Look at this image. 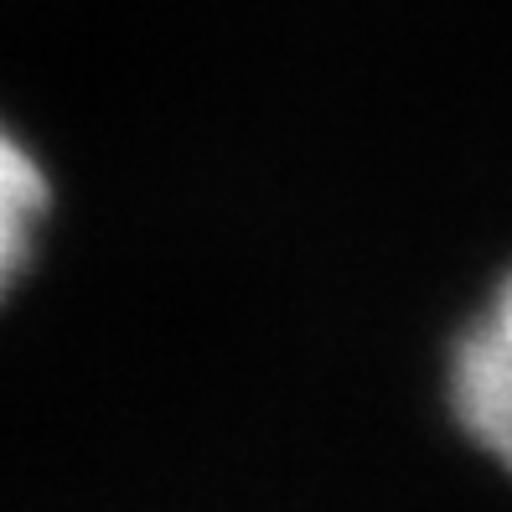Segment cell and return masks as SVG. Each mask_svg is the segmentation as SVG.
Here are the masks:
<instances>
[{
  "mask_svg": "<svg viewBox=\"0 0 512 512\" xmlns=\"http://www.w3.org/2000/svg\"><path fill=\"white\" fill-rule=\"evenodd\" d=\"M52 213V182L37 150L0 119V300H6L37 259Z\"/></svg>",
  "mask_w": 512,
  "mask_h": 512,
  "instance_id": "obj_2",
  "label": "cell"
},
{
  "mask_svg": "<svg viewBox=\"0 0 512 512\" xmlns=\"http://www.w3.org/2000/svg\"><path fill=\"white\" fill-rule=\"evenodd\" d=\"M450 414L481 456L512 471V275L450 347Z\"/></svg>",
  "mask_w": 512,
  "mask_h": 512,
  "instance_id": "obj_1",
  "label": "cell"
}]
</instances>
